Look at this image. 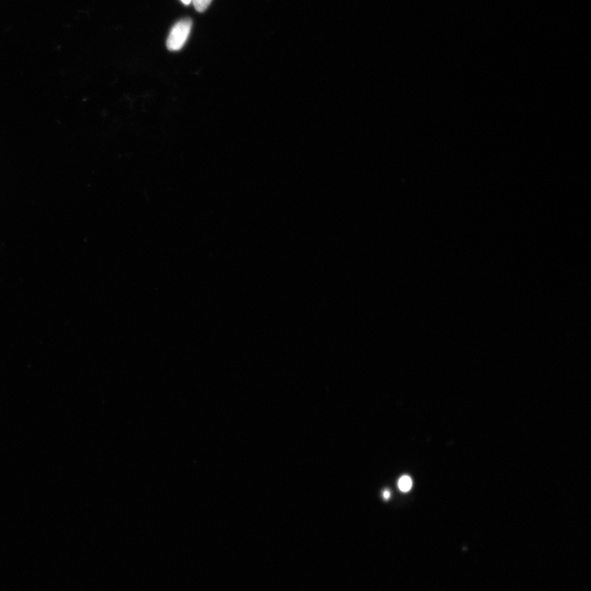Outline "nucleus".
Masks as SVG:
<instances>
[{
  "instance_id": "f257e3e1",
  "label": "nucleus",
  "mask_w": 591,
  "mask_h": 591,
  "mask_svg": "<svg viewBox=\"0 0 591 591\" xmlns=\"http://www.w3.org/2000/svg\"><path fill=\"white\" fill-rule=\"evenodd\" d=\"M193 27L191 19H182L173 26L167 39V48L171 51L180 50L190 36Z\"/></svg>"
},
{
  "instance_id": "f03ea898",
  "label": "nucleus",
  "mask_w": 591,
  "mask_h": 591,
  "mask_svg": "<svg viewBox=\"0 0 591 591\" xmlns=\"http://www.w3.org/2000/svg\"><path fill=\"white\" fill-rule=\"evenodd\" d=\"M412 487V481L410 476H403L398 481V488L403 492H408Z\"/></svg>"
},
{
  "instance_id": "7ed1b4c3",
  "label": "nucleus",
  "mask_w": 591,
  "mask_h": 591,
  "mask_svg": "<svg viewBox=\"0 0 591 591\" xmlns=\"http://www.w3.org/2000/svg\"><path fill=\"white\" fill-rule=\"evenodd\" d=\"M192 2L193 3L195 10L199 12H203L207 10L209 6H210L212 0H192Z\"/></svg>"
},
{
  "instance_id": "20e7f679",
  "label": "nucleus",
  "mask_w": 591,
  "mask_h": 591,
  "mask_svg": "<svg viewBox=\"0 0 591 591\" xmlns=\"http://www.w3.org/2000/svg\"><path fill=\"white\" fill-rule=\"evenodd\" d=\"M390 497V492L389 490H385L384 492V498L385 499H389Z\"/></svg>"
},
{
  "instance_id": "39448f33",
  "label": "nucleus",
  "mask_w": 591,
  "mask_h": 591,
  "mask_svg": "<svg viewBox=\"0 0 591 591\" xmlns=\"http://www.w3.org/2000/svg\"><path fill=\"white\" fill-rule=\"evenodd\" d=\"M181 1L186 4V6H189L191 2H192V0H181Z\"/></svg>"
}]
</instances>
